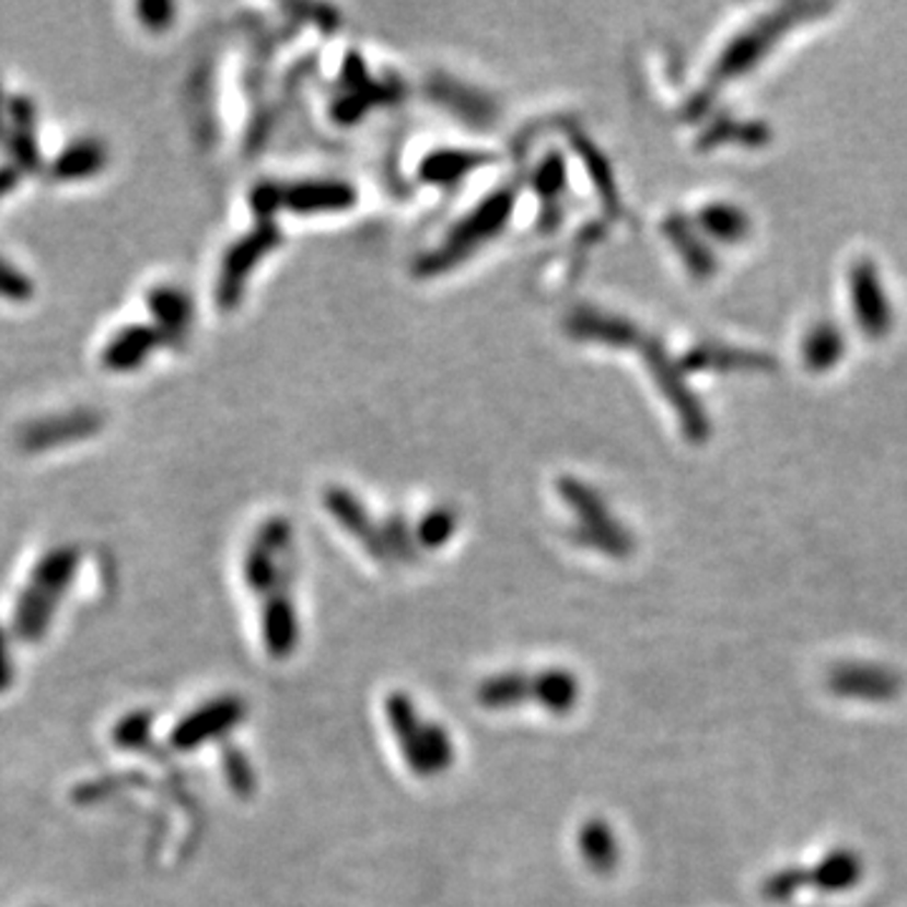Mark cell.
Segmentation results:
<instances>
[{"instance_id": "cell-1", "label": "cell", "mask_w": 907, "mask_h": 907, "mask_svg": "<svg viewBox=\"0 0 907 907\" xmlns=\"http://www.w3.org/2000/svg\"><path fill=\"white\" fill-rule=\"evenodd\" d=\"M282 195V193H280ZM288 207H293L298 212H328V210H344V207L353 205V193L344 185H303L288 189L286 195Z\"/></svg>"}, {"instance_id": "cell-2", "label": "cell", "mask_w": 907, "mask_h": 907, "mask_svg": "<svg viewBox=\"0 0 907 907\" xmlns=\"http://www.w3.org/2000/svg\"><path fill=\"white\" fill-rule=\"evenodd\" d=\"M539 698L555 711H568L578 696V686L568 673H547L539 678Z\"/></svg>"}]
</instances>
